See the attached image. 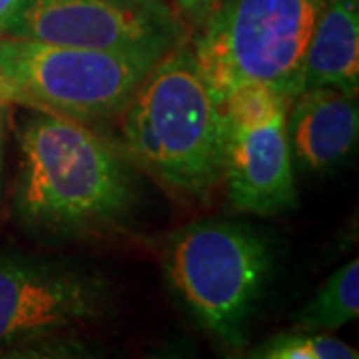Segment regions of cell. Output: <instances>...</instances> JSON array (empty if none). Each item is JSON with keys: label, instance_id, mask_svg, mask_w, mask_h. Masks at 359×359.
I'll return each instance as SVG.
<instances>
[{"label": "cell", "instance_id": "1", "mask_svg": "<svg viewBox=\"0 0 359 359\" xmlns=\"http://www.w3.org/2000/svg\"><path fill=\"white\" fill-rule=\"evenodd\" d=\"M134 198L128 164L82 122L39 112L20 132L14 204L26 226L82 233L110 226Z\"/></svg>", "mask_w": 359, "mask_h": 359}, {"label": "cell", "instance_id": "2", "mask_svg": "<svg viewBox=\"0 0 359 359\" xmlns=\"http://www.w3.org/2000/svg\"><path fill=\"white\" fill-rule=\"evenodd\" d=\"M122 114V142L172 190L204 196L224 178V112L190 46L156 62Z\"/></svg>", "mask_w": 359, "mask_h": 359}, {"label": "cell", "instance_id": "3", "mask_svg": "<svg viewBox=\"0 0 359 359\" xmlns=\"http://www.w3.org/2000/svg\"><path fill=\"white\" fill-rule=\"evenodd\" d=\"M323 0H219L192 52L218 94L264 84L290 102L304 90V62Z\"/></svg>", "mask_w": 359, "mask_h": 359}, {"label": "cell", "instance_id": "4", "mask_svg": "<svg viewBox=\"0 0 359 359\" xmlns=\"http://www.w3.org/2000/svg\"><path fill=\"white\" fill-rule=\"evenodd\" d=\"M269 252L256 231L204 219L176 231L164 269L180 304L222 346L244 349L248 325L269 276Z\"/></svg>", "mask_w": 359, "mask_h": 359}, {"label": "cell", "instance_id": "5", "mask_svg": "<svg viewBox=\"0 0 359 359\" xmlns=\"http://www.w3.org/2000/svg\"><path fill=\"white\" fill-rule=\"evenodd\" d=\"M158 60L148 54L0 36V66L36 110L82 124L120 114Z\"/></svg>", "mask_w": 359, "mask_h": 359}, {"label": "cell", "instance_id": "6", "mask_svg": "<svg viewBox=\"0 0 359 359\" xmlns=\"http://www.w3.org/2000/svg\"><path fill=\"white\" fill-rule=\"evenodd\" d=\"M287 100L264 84L231 90L224 112V180L240 212L273 216L297 205Z\"/></svg>", "mask_w": 359, "mask_h": 359}, {"label": "cell", "instance_id": "7", "mask_svg": "<svg viewBox=\"0 0 359 359\" xmlns=\"http://www.w3.org/2000/svg\"><path fill=\"white\" fill-rule=\"evenodd\" d=\"M188 28L170 0H25L6 34L162 58Z\"/></svg>", "mask_w": 359, "mask_h": 359}, {"label": "cell", "instance_id": "8", "mask_svg": "<svg viewBox=\"0 0 359 359\" xmlns=\"http://www.w3.org/2000/svg\"><path fill=\"white\" fill-rule=\"evenodd\" d=\"M106 285L94 273L34 257L0 256V353L39 344L96 321Z\"/></svg>", "mask_w": 359, "mask_h": 359}, {"label": "cell", "instance_id": "9", "mask_svg": "<svg viewBox=\"0 0 359 359\" xmlns=\"http://www.w3.org/2000/svg\"><path fill=\"white\" fill-rule=\"evenodd\" d=\"M292 160L299 170L325 172L353 152L359 134L355 94L335 88H306L285 112Z\"/></svg>", "mask_w": 359, "mask_h": 359}, {"label": "cell", "instance_id": "10", "mask_svg": "<svg viewBox=\"0 0 359 359\" xmlns=\"http://www.w3.org/2000/svg\"><path fill=\"white\" fill-rule=\"evenodd\" d=\"M359 86V0H323L304 62V90Z\"/></svg>", "mask_w": 359, "mask_h": 359}, {"label": "cell", "instance_id": "11", "mask_svg": "<svg viewBox=\"0 0 359 359\" xmlns=\"http://www.w3.org/2000/svg\"><path fill=\"white\" fill-rule=\"evenodd\" d=\"M359 316V259L353 257L321 283L318 294L295 313L294 325L334 334Z\"/></svg>", "mask_w": 359, "mask_h": 359}, {"label": "cell", "instance_id": "12", "mask_svg": "<svg viewBox=\"0 0 359 359\" xmlns=\"http://www.w3.org/2000/svg\"><path fill=\"white\" fill-rule=\"evenodd\" d=\"M358 349L334 334L294 327L257 344L250 358L256 359H355Z\"/></svg>", "mask_w": 359, "mask_h": 359}, {"label": "cell", "instance_id": "13", "mask_svg": "<svg viewBox=\"0 0 359 359\" xmlns=\"http://www.w3.org/2000/svg\"><path fill=\"white\" fill-rule=\"evenodd\" d=\"M218 2L219 0H174V6L186 25L198 28L218 6Z\"/></svg>", "mask_w": 359, "mask_h": 359}, {"label": "cell", "instance_id": "14", "mask_svg": "<svg viewBox=\"0 0 359 359\" xmlns=\"http://www.w3.org/2000/svg\"><path fill=\"white\" fill-rule=\"evenodd\" d=\"M16 104L36 110V104L32 102L25 92L14 84L11 78L6 76V72L0 66V106H16Z\"/></svg>", "mask_w": 359, "mask_h": 359}, {"label": "cell", "instance_id": "15", "mask_svg": "<svg viewBox=\"0 0 359 359\" xmlns=\"http://www.w3.org/2000/svg\"><path fill=\"white\" fill-rule=\"evenodd\" d=\"M25 0H0V36L6 34L16 14L20 13Z\"/></svg>", "mask_w": 359, "mask_h": 359}, {"label": "cell", "instance_id": "16", "mask_svg": "<svg viewBox=\"0 0 359 359\" xmlns=\"http://www.w3.org/2000/svg\"><path fill=\"white\" fill-rule=\"evenodd\" d=\"M4 132H6V106H0V174H2V150H4Z\"/></svg>", "mask_w": 359, "mask_h": 359}, {"label": "cell", "instance_id": "17", "mask_svg": "<svg viewBox=\"0 0 359 359\" xmlns=\"http://www.w3.org/2000/svg\"><path fill=\"white\" fill-rule=\"evenodd\" d=\"M170 2H174V0H170Z\"/></svg>", "mask_w": 359, "mask_h": 359}]
</instances>
